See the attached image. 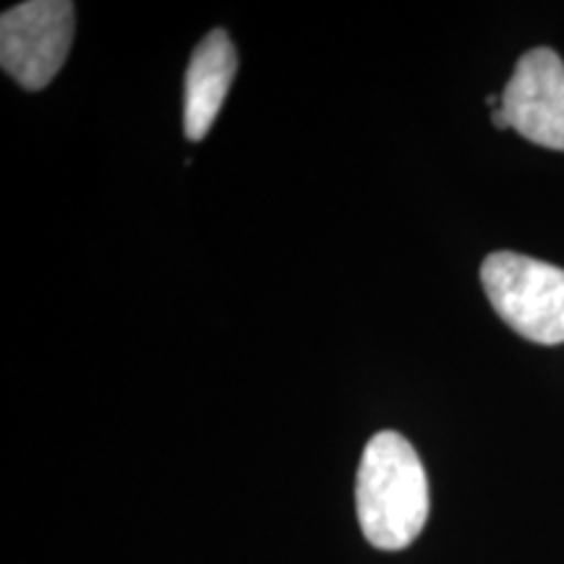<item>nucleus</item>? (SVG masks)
<instances>
[{
	"label": "nucleus",
	"instance_id": "nucleus-1",
	"mask_svg": "<svg viewBox=\"0 0 564 564\" xmlns=\"http://www.w3.org/2000/svg\"><path fill=\"white\" fill-rule=\"evenodd\" d=\"M429 507V478L413 444L394 432L373 436L356 478V510L366 541L382 552L408 549L426 525Z\"/></svg>",
	"mask_w": 564,
	"mask_h": 564
},
{
	"label": "nucleus",
	"instance_id": "nucleus-2",
	"mask_svg": "<svg viewBox=\"0 0 564 564\" xmlns=\"http://www.w3.org/2000/svg\"><path fill=\"white\" fill-rule=\"evenodd\" d=\"M484 291L507 327L535 345L564 343V270L499 251L481 264Z\"/></svg>",
	"mask_w": 564,
	"mask_h": 564
},
{
	"label": "nucleus",
	"instance_id": "nucleus-5",
	"mask_svg": "<svg viewBox=\"0 0 564 564\" xmlns=\"http://www.w3.org/2000/svg\"><path fill=\"white\" fill-rule=\"evenodd\" d=\"M238 55L225 30H212L192 55L183 82V131L188 141L207 137L236 79Z\"/></svg>",
	"mask_w": 564,
	"mask_h": 564
},
{
	"label": "nucleus",
	"instance_id": "nucleus-3",
	"mask_svg": "<svg viewBox=\"0 0 564 564\" xmlns=\"http://www.w3.org/2000/svg\"><path fill=\"white\" fill-rule=\"evenodd\" d=\"M74 3L30 0L0 17V63L19 87L37 91L55 79L74 42Z\"/></svg>",
	"mask_w": 564,
	"mask_h": 564
},
{
	"label": "nucleus",
	"instance_id": "nucleus-4",
	"mask_svg": "<svg viewBox=\"0 0 564 564\" xmlns=\"http://www.w3.org/2000/svg\"><path fill=\"white\" fill-rule=\"evenodd\" d=\"M507 123L546 150L564 152V63L549 47L528 51L502 91Z\"/></svg>",
	"mask_w": 564,
	"mask_h": 564
}]
</instances>
